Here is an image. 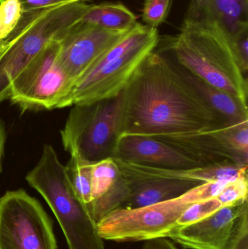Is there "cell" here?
I'll use <instances>...</instances> for the list:
<instances>
[{"mask_svg":"<svg viewBox=\"0 0 248 249\" xmlns=\"http://www.w3.org/2000/svg\"><path fill=\"white\" fill-rule=\"evenodd\" d=\"M156 49L119 95L117 137L198 133L230 125L186 80L176 61Z\"/></svg>","mask_w":248,"mask_h":249,"instance_id":"cell-1","label":"cell"},{"mask_svg":"<svg viewBox=\"0 0 248 249\" xmlns=\"http://www.w3.org/2000/svg\"><path fill=\"white\" fill-rule=\"evenodd\" d=\"M165 51L185 70L248 102V77L240 68L230 35L215 19L189 12L179 35Z\"/></svg>","mask_w":248,"mask_h":249,"instance_id":"cell-2","label":"cell"},{"mask_svg":"<svg viewBox=\"0 0 248 249\" xmlns=\"http://www.w3.org/2000/svg\"><path fill=\"white\" fill-rule=\"evenodd\" d=\"M159 42L157 29L137 22L76 83L69 107L117 97Z\"/></svg>","mask_w":248,"mask_h":249,"instance_id":"cell-3","label":"cell"},{"mask_svg":"<svg viewBox=\"0 0 248 249\" xmlns=\"http://www.w3.org/2000/svg\"><path fill=\"white\" fill-rule=\"evenodd\" d=\"M56 217L69 249H104L97 224L76 196L66 166L51 145L42 149L39 160L26 177Z\"/></svg>","mask_w":248,"mask_h":249,"instance_id":"cell-4","label":"cell"},{"mask_svg":"<svg viewBox=\"0 0 248 249\" xmlns=\"http://www.w3.org/2000/svg\"><path fill=\"white\" fill-rule=\"evenodd\" d=\"M89 6L80 1L32 16L22 15L13 33L3 40L6 50L0 58V103L8 99L10 85L20 71L80 21Z\"/></svg>","mask_w":248,"mask_h":249,"instance_id":"cell-5","label":"cell"},{"mask_svg":"<svg viewBox=\"0 0 248 249\" xmlns=\"http://www.w3.org/2000/svg\"><path fill=\"white\" fill-rule=\"evenodd\" d=\"M198 186L182 196L145 207L119 208L97 224L102 239L116 242L168 238L177 221L190 205L202 201Z\"/></svg>","mask_w":248,"mask_h":249,"instance_id":"cell-6","label":"cell"},{"mask_svg":"<svg viewBox=\"0 0 248 249\" xmlns=\"http://www.w3.org/2000/svg\"><path fill=\"white\" fill-rule=\"evenodd\" d=\"M118 107L119 96L71 107L61 130L64 149L90 163L112 158L117 139Z\"/></svg>","mask_w":248,"mask_h":249,"instance_id":"cell-7","label":"cell"},{"mask_svg":"<svg viewBox=\"0 0 248 249\" xmlns=\"http://www.w3.org/2000/svg\"><path fill=\"white\" fill-rule=\"evenodd\" d=\"M58 41L38 54L13 80L8 99L23 110L68 107L74 87L57 60Z\"/></svg>","mask_w":248,"mask_h":249,"instance_id":"cell-8","label":"cell"},{"mask_svg":"<svg viewBox=\"0 0 248 249\" xmlns=\"http://www.w3.org/2000/svg\"><path fill=\"white\" fill-rule=\"evenodd\" d=\"M0 249H57L50 219L21 189L0 197Z\"/></svg>","mask_w":248,"mask_h":249,"instance_id":"cell-9","label":"cell"},{"mask_svg":"<svg viewBox=\"0 0 248 249\" xmlns=\"http://www.w3.org/2000/svg\"><path fill=\"white\" fill-rule=\"evenodd\" d=\"M128 32L106 30L80 20L58 41V62L75 86L102 54Z\"/></svg>","mask_w":248,"mask_h":249,"instance_id":"cell-10","label":"cell"},{"mask_svg":"<svg viewBox=\"0 0 248 249\" xmlns=\"http://www.w3.org/2000/svg\"><path fill=\"white\" fill-rule=\"evenodd\" d=\"M112 158L116 160L166 169L202 167L169 143L152 136H118Z\"/></svg>","mask_w":248,"mask_h":249,"instance_id":"cell-11","label":"cell"},{"mask_svg":"<svg viewBox=\"0 0 248 249\" xmlns=\"http://www.w3.org/2000/svg\"><path fill=\"white\" fill-rule=\"evenodd\" d=\"M152 137L169 143L202 167L248 165V157L233 149L226 139L223 128Z\"/></svg>","mask_w":248,"mask_h":249,"instance_id":"cell-12","label":"cell"},{"mask_svg":"<svg viewBox=\"0 0 248 249\" xmlns=\"http://www.w3.org/2000/svg\"><path fill=\"white\" fill-rule=\"evenodd\" d=\"M223 206L211 216L172 231L168 238L185 248L223 249L245 203Z\"/></svg>","mask_w":248,"mask_h":249,"instance_id":"cell-13","label":"cell"},{"mask_svg":"<svg viewBox=\"0 0 248 249\" xmlns=\"http://www.w3.org/2000/svg\"><path fill=\"white\" fill-rule=\"evenodd\" d=\"M115 160L121 175L128 178H166L202 184L214 181H231L248 176V165L230 164L189 169H166Z\"/></svg>","mask_w":248,"mask_h":249,"instance_id":"cell-14","label":"cell"},{"mask_svg":"<svg viewBox=\"0 0 248 249\" xmlns=\"http://www.w3.org/2000/svg\"><path fill=\"white\" fill-rule=\"evenodd\" d=\"M126 178L131 184V196L120 207L126 209L145 207L176 198L200 184L166 178Z\"/></svg>","mask_w":248,"mask_h":249,"instance_id":"cell-15","label":"cell"},{"mask_svg":"<svg viewBox=\"0 0 248 249\" xmlns=\"http://www.w3.org/2000/svg\"><path fill=\"white\" fill-rule=\"evenodd\" d=\"M179 67L183 77L195 88L201 97L229 124H238L248 121V102H243L241 99L211 86L181 66L179 65Z\"/></svg>","mask_w":248,"mask_h":249,"instance_id":"cell-16","label":"cell"},{"mask_svg":"<svg viewBox=\"0 0 248 249\" xmlns=\"http://www.w3.org/2000/svg\"><path fill=\"white\" fill-rule=\"evenodd\" d=\"M189 12L215 19L230 37L248 27V0H201Z\"/></svg>","mask_w":248,"mask_h":249,"instance_id":"cell-17","label":"cell"},{"mask_svg":"<svg viewBox=\"0 0 248 249\" xmlns=\"http://www.w3.org/2000/svg\"><path fill=\"white\" fill-rule=\"evenodd\" d=\"M80 21L113 32H125L137 23L136 16L120 2L90 4Z\"/></svg>","mask_w":248,"mask_h":249,"instance_id":"cell-18","label":"cell"},{"mask_svg":"<svg viewBox=\"0 0 248 249\" xmlns=\"http://www.w3.org/2000/svg\"><path fill=\"white\" fill-rule=\"evenodd\" d=\"M131 193L130 181L119 173L113 186L101 197L92 202L89 213L93 220L98 224L111 212L122 207L129 198Z\"/></svg>","mask_w":248,"mask_h":249,"instance_id":"cell-19","label":"cell"},{"mask_svg":"<svg viewBox=\"0 0 248 249\" xmlns=\"http://www.w3.org/2000/svg\"><path fill=\"white\" fill-rule=\"evenodd\" d=\"M65 165L67 175L79 200L89 212L92 203V165L75 154Z\"/></svg>","mask_w":248,"mask_h":249,"instance_id":"cell-20","label":"cell"},{"mask_svg":"<svg viewBox=\"0 0 248 249\" xmlns=\"http://www.w3.org/2000/svg\"><path fill=\"white\" fill-rule=\"evenodd\" d=\"M119 176V166L113 158H106L93 163L92 202L105 194L113 186Z\"/></svg>","mask_w":248,"mask_h":249,"instance_id":"cell-21","label":"cell"},{"mask_svg":"<svg viewBox=\"0 0 248 249\" xmlns=\"http://www.w3.org/2000/svg\"><path fill=\"white\" fill-rule=\"evenodd\" d=\"M221 207H223L222 205L216 197L193 203L183 212L178 219V228L188 226L199 222L211 216Z\"/></svg>","mask_w":248,"mask_h":249,"instance_id":"cell-22","label":"cell"},{"mask_svg":"<svg viewBox=\"0 0 248 249\" xmlns=\"http://www.w3.org/2000/svg\"><path fill=\"white\" fill-rule=\"evenodd\" d=\"M21 15L20 0H3L0 3V42L13 33Z\"/></svg>","mask_w":248,"mask_h":249,"instance_id":"cell-23","label":"cell"},{"mask_svg":"<svg viewBox=\"0 0 248 249\" xmlns=\"http://www.w3.org/2000/svg\"><path fill=\"white\" fill-rule=\"evenodd\" d=\"M248 193L247 176L227 183L216 198L222 206H233L248 200Z\"/></svg>","mask_w":248,"mask_h":249,"instance_id":"cell-24","label":"cell"},{"mask_svg":"<svg viewBox=\"0 0 248 249\" xmlns=\"http://www.w3.org/2000/svg\"><path fill=\"white\" fill-rule=\"evenodd\" d=\"M248 201L234 222L231 233L223 249H248Z\"/></svg>","mask_w":248,"mask_h":249,"instance_id":"cell-25","label":"cell"},{"mask_svg":"<svg viewBox=\"0 0 248 249\" xmlns=\"http://www.w3.org/2000/svg\"><path fill=\"white\" fill-rule=\"evenodd\" d=\"M171 0H145L142 11L144 24L157 29L165 20Z\"/></svg>","mask_w":248,"mask_h":249,"instance_id":"cell-26","label":"cell"},{"mask_svg":"<svg viewBox=\"0 0 248 249\" xmlns=\"http://www.w3.org/2000/svg\"><path fill=\"white\" fill-rule=\"evenodd\" d=\"M230 144L239 153L248 157V121L230 124L223 128Z\"/></svg>","mask_w":248,"mask_h":249,"instance_id":"cell-27","label":"cell"},{"mask_svg":"<svg viewBox=\"0 0 248 249\" xmlns=\"http://www.w3.org/2000/svg\"><path fill=\"white\" fill-rule=\"evenodd\" d=\"M233 50L243 74L248 77V27L243 28L230 37Z\"/></svg>","mask_w":248,"mask_h":249,"instance_id":"cell-28","label":"cell"},{"mask_svg":"<svg viewBox=\"0 0 248 249\" xmlns=\"http://www.w3.org/2000/svg\"><path fill=\"white\" fill-rule=\"evenodd\" d=\"M87 0H20L23 14H36L55 7Z\"/></svg>","mask_w":248,"mask_h":249,"instance_id":"cell-29","label":"cell"},{"mask_svg":"<svg viewBox=\"0 0 248 249\" xmlns=\"http://www.w3.org/2000/svg\"><path fill=\"white\" fill-rule=\"evenodd\" d=\"M141 249H179L167 238H157L145 241Z\"/></svg>","mask_w":248,"mask_h":249,"instance_id":"cell-30","label":"cell"},{"mask_svg":"<svg viewBox=\"0 0 248 249\" xmlns=\"http://www.w3.org/2000/svg\"><path fill=\"white\" fill-rule=\"evenodd\" d=\"M6 142V132L2 120L0 118V174L2 171V160Z\"/></svg>","mask_w":248,"mask_h":249,"instance_id":"cell-31","label":"cell"},{"mask_svg":"<svg viewBox=\"0 0 248 249\" xmlns=\"http://www.w3.org/2000/svg\"><path fill=\"white\" fill-rule=\"evenodd\" d=\"M5 45H4V42H3V41H1V42H0V58H1V55H2V54L4 53V51H5Z\"/></svg>","mask_w":248,"mask_h":249,"instance_id":"cell-32","label":"cell"},{"mask_svg":"<svg viewBox=\"0 0 248 249\" xmlns=\"http://www.w3.org/2000/svg\"><path fill=\"white\" fill-rule=\"evenodd\" d=\"M201 0H192V2L193 3H199Z\"/></svg>","mask_w":248,"mask_h":249,"instance_id":"cell-33","label":"cell"},{"mask_svg":"<svg viewBox=\"0 0 248 249\" xmlns=\"http://www.w3.org/2000/svg\"><path fill=\"white\" fill-rule=\"evenodd\" d=\"M1 1H2V0H0V3H1Z\"/></svg>","mask_w":248,"mask_h":249,"instance_id":"cell-34","label":"cell"},{"mask_svg":"<svg viewBox=\"0 0 248 249\" xmlns=\"http://www.w3.org/2000/svg\"><path fill=\"white\" fill-rule=\"evenodd\" d=\"M2 1H3V0H2Z\"/></svg>","mask_w":248,"mask_h":249,"instance_id":"cell-35","label":"cell"}]
</instances>
